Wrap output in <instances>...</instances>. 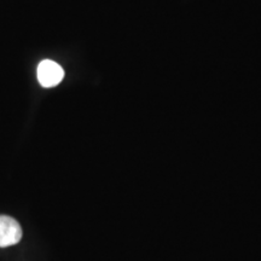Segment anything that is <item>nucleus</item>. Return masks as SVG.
Instances as JSON below:
<instances>
[{"label":"nucleus","mask_w":261,"mask_h":261,"mask_svg":"<svg viewBox=\"0 0 261 261\" xmlns=\"http://www.w3.org/2000/svg\"><path fill=\"white\" fill-rule=\"evenodd\" d=\"M21 238L22 228L17 221L6 215H0V247L14 246Z\"/></svg>","instance_id":"obj_2"},{"label":"nucleus","mask_w":261,"mask_h":261,"mask_svg":"<svg viewBox=\"0 0 261 261\" xmlns=\"http://www.w3.org/2000/svg\"><path fill=\"white\" fill-rule=\"evenodd\" d=\"M38 80L42 87H54L63 80L64 70L56 62L45 60L38 67Z\"/></svg>","instance_id":"obj_1"}]
</instances>
